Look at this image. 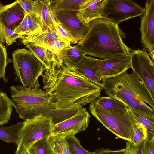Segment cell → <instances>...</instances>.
Segmentation results:
<instances>
[{
  "label": "cell",
  "mask_w": 154,
  "mask_h": 154,
  "mask_svg": "<svg viewBox=\"0 0 154 154\" xmlns=\"http://www.w3.org/2000/svg\"><path fill=\"white\" fill-rule=\"evenodd\" d=\"M45 51L46 56L51 63L53 62H56L55 54L51 51L45 48Z\"/></svg>",
  "instance_id": "obj_39"
},
{
  "label": "cell",
  "mask_w": 154,
  "mask_h": 154,
  "mask_svg": "<svg viewBox=\"0 0 154 154\" xmlns=\"http://www.w3.org/2000/svg\"><path fill=\"white\" fill-rule=\"evenodd\" d=\"M99 60L85 56L73 68L103 88V79L98 66Z\"/></svg>",
  "instance_id": "obj_15"
},
{
  "label": "cell",
  "mask_w": 154,
  "mask_h": 154,
  "mask_svg": "<svg viewBox=\"0 0 154 154\" xmlns=\"http://www.w3.org/2000/svg\"><path fill=\"white\" fill-rule=\"evenodd\" d=\"M26 14L18 0L0 8V23L13 30L23 20Z\"/></svg>",
  "instance_id": "obj_14"
},
{
  "label": "cell",
  "mask_w": 154,
  "mask_h": 154,
  "mask_svg": "<svg viewBox=\"0 0 154 154\" xmlns=\"http://www.w3.org/2000/svg\"><path fill=\"white\" fill-rule=\"evenodd\" d=\"M51 6L53 12L64 11H78L90 0H50Z\"/></svg>",
  "instance_id": "obj_22"
},
{
  "label": "cell",
  "mask_w": 154,
  "mask_h": 154,
  "mask_svg": "<svg viewBox=\"0 0 154 154\" xmlns=\"http://www.w3.org/2000/svg\"><path fill=\"white\" fill-rule=\"evenodd\" d=\"M145 11V7L134 0H106L102 17L118 25L124 21L141 16Z\"/></svg>",
  "instance_id": "obj_8"
},
{
  "label": "cell",
  "mask_w": 154,
  "mask_h": 154,
  "mask_svg": "<svg viewBox=\"0 0 154 154\" xmlns=\"http://www.w3.org/2000/svg\"><path fill=\"white\" fill-rule=\"evenodd\" d=\"M19 3L27 14L35 15L34 12V1L18 0Z\"/></svg>",
  "instance_id": "obj_35"
},
{
  "label": "cell",
  "mask_w": 154,
  "mask_h": 154,
  "mask_svg": "<svg viewBox=\"0 0 154 154\" xmlns=\"http://www.w3.org/2000/svg\"><path fill=\"white\" fill-rule=\"evenodd\" d=\"M71 44L65 40H56L53 41L47 49L52 51L55 54H58L65 47Z\"/></svg>",
  "instance_id": "obj_33"
},
{
  "label": "cell",
  "mask_w": 154,
  "mask_h": 154,
  "mask_svg": "<svg viewBox=\"0 0 154 154\" xmlns=\"http://www.w3.org/2000/svg\"><path fill=\"white\" fill-rule=\"evenodd\" d=\"M98 66L103 80L116 76L131 68L130 54L109 60L99 59Z\"/></svg>",
  "instance_id": "obj_13"
},
{
  "label": "cell",
  "mask_w": 154,
  "mask_h": 154,
  "mask_svg": "<svg viewBox=\"0 0 154 154\" xmlns=\"http://www.w3.org/2000/svg\"><path fill=\"white\" fill-rule=\"evenodd\" d=\"M11 100L4 92H0V125L7 123L13 111Z\"/></svg>",
  "instance_id": "obj_23"
},
{
  "label": "cell",
  "mask_w": 154,
  "mask_h": 154,
  "mask_svg": "<svg viewBox=\"0 0 154 154\" xmlns=\"http://www.w3.org/2000/svg\"><path fill=\"white\" fill-rule=\"evenodd\" d=\"M4 5L1 2V1H0V8H1Z\"/></svg>",
  "instance_id": "obj_42"
},
{
  "label": "cell",
  "mask_w": 154,
  "mask_h": 154,
  "mask_svg": "<svg viewBox=\"0 0 154 154\" xmlns=\"http://www.w3.org/2000/svg\"><path fill=\"white\" fill-rule=\"evenodd\" d=\"M142 154H154V138L144 141Z\"/></svg>",
  "instance_id": "obj_36"
},
{
  "label": "cell",
  "mask_w": 154,
  "mask_h": 154,
  "mask_svg": "<svg viewBox=\"0 0 154 154\" xmlns=\"http://www.w3.org/2000/svg\"><path fill=\"white\" fill-rule=\"evenodd\" d=\"M55 29L59 35L63 39L69 42L71 44H73V41L65 30L59 24L56 23L55 24Z\"/></svg>",
  "instance_id": "obj_38"
},
{
  "label": "cell",
  "mask_w": 154,
  "mask_h": 154,
  "mask_svg": "<svg viewBox=\"0 0 154 154\" xmlns=\"http://www.w3.org/2000/svg\"><path fill=\"white\" fill-rule=\"evenodd\" d=\"M70 154H93L88 151L81 145L80 141L75 136L71 135L65 138Z\"/></svg>",
  "instance_id": "obj_25"
},
{
  "label": "cell",
  "mask_w": 154,
  "mask_h": 154,
  "mask_svg": "<svg viewBox=\"0 0 154 154\" xmlns=\"http://www.w3.org/2000/svg\"><path fill=\"white\" fill-rule=\"evenodd\" d=\"M23 37L15 33L13 30L0 23V41L1 42H5L10 46L16 42L17 38Z\"/></svg>",
  "instance_id": "obj_26"
},
{
  "label": "cell",
  "mask_w": 154,
  "mask_h": 154,
  "mask_svg": "<svg viewBox=\"0 0 154 154\" xmlns=\"http://www.w3.org/2000/svg\"><path fill=\"white\" fill-rule=\"evenodd\" d=\"M43 88L57 108H80L95 102L103 88L74 68L58 67L53 62L42 75Z\"/></svg>",
  "instance_id": "obj_1"
},
{
  "label": "cell",
  "mask_w": 154,
  "mask_h": 154,
  "mask_svg": "<svg viewBox=\"0 0 154 154\" xmlns=\"http://www.w3.org/2000/svg\"><path fill=\"white\" fill-rule=\"evenodd\" d=\"M21 38V42L24 45L31 44L46 49L54 41L65 40L60 37L57 31L48 29L43 30L32 35L23 36Z\"/></svg>",
  "instance_id": "obj_18"
},
{
  "label": "cell",
  "mask_w": 154,
  "mask_h": 154,
  "mask_svg": "<svg viewBox=\"0 0 154 154\" xmlns=\"http://www.w3.org/2000/svg\"><path fill=\"white\" fill-rule=\"evenodd\" d=\"M106 0H90L82 6L77 13L80 21L87 24L96 19L102 18V14Z\"/></svg>",
  "instance_id": "obj_17"
},
{
  "label": "cell",
  "mask_w": 154,
  "mask_h": 154,
  "mask_svg": "<svg viewBox=\"0 0 154 154\" xmlns=\"http://www.w3.org/2000/svg\"><path fill=\"white\" fill-rule=\"evenodd\" d=\"M27 16L29 29V36L33 35L43 30L35 15L27 14Z\"/></svg>",
  "instance_id": "obj_31"
},
{
  "label": "cell",
  "mask_w": 154,
  "mask_h": 154,
  "mask_svg": "<svg viewBox=\"0 0 154 154\" xmlns=\"http://www.w3.org/2000/svg\"><path fill=\"white\" fill-rule=\"evenodd\" d=\"M89 109L112 133L132 143L133 127L137 121L124 101L118 97L100 96L89 104Z\"/></svg>",
  "instance_id": "obj_4"
},
{
  "label": "cell",
  "mask_w": 154,
  "mask_h": 154,
  "mask_svg": "<svg viewBox=\"0 0 154 154\" xmlns=\"http://www.w3.org/2000/svg\"><path fill=\"white\" fill-rule=\"evenodd\" d=\"M86 55L77 44L73 46L69 45L55 55L56 66L58 67L64 66L68 69L72 68Z\"/></svg>",
  "instance_id": "obj_16"
},
{
  "label": "cell",
  "mask_w": 154,
  "mask_h": 154,
  "mask_svg": "<svg viewBox=\"0 0 154 154\" xmlns=\"http://www.w3.org/2000/svg\"><path fill=\"white\" fill-rule=\"evenodd\" d=\"M12 56L15 80L26 88H39L38 78L46 69L44 65L29 50L25 48L17 49Z\"/></svg>",
  "instance_id": "obj_6"
},
{
  "label": "cell",
  "mask_w": 154,
  "mask_h": 154,
  "mask_svg": "<svg viewBox=\"0 0 154 154\" xmlns=\"http://www.w3.org/2000/svg\"><path fill=\"white\" fill-rule=\"evenodd\" d=\"M15 33L23 36H29V27L27 14H26L20 24L13 30Z\"/></svg>",
  "instance_id": "obj_32"
},
{
  "label": "cell",
  "mask_w": 154,
  "mask_h": 154,
  "mask_svg": "<svg viewBox=\"0 0 154 154\" xmlns=\"http://www.w3.org/2000/svg\"><path fill=\"white\" fill-rule=\"evenodd\" d=\"M131 69L154 99V63L147 52L139 49L130 53Z\"/></svg>",
  "instance_id": "obj_10"
},
{
  "label": "cell",
  "mask_w": 154,
  "mask_h": 154,
  "mask_svg": "<svg viewBox=\"0 0 154 154\" xmlns=\"http://www.w3.org/2000/svg\"><path fill=\"white\" fill-rule=\"evenodd\" d=\"M24 122H20L13 125L0 127V139L7 143H12L17 146L21 139Z\"/></svg>",
  "instance_id": "obj_21"
},
{
  "label": "cell",
  "mask_w": 154,
  "mask_h": 154,
  "mask_svg": "<svg viewBox=\"0 0 154 154\" xmlns=\"http://www.w3.org/2000/svg\"><path fill=\"white\" fill-rule=\"evenodd\" d=\"M34 12L43 30H56L55 26L50 15V1L34 0Z\"/></svg>",
  "instance_id": "obj_19"
},
{
  "label": "cell",
  "mask_w": 154,
  "mask_h": 154,
  "mask_svg": "<svg viewBox=\"0 0 154 154\" xmlns=\"http://www.w3.org/2000/svg\"><path fill=\"white\" fill-rule=\"evenodd\" d=\"M128 106L136 120L146 129L148 141L154 138V113L128 105Z\"/></svg>",
  "instance_id": "obj_20"
},
{
  "label": "cell",
  "mask_w": 154,
  "mask_h": 154,
  "mask_svg": "<svg viewBox=\"0 0 154 154\" xmlns=\"http://www.w3.org/2000/svg\"><path fill=\"white\" fill-rule=\"evenodd\" d=\"M20 143L14 154L28 151L35 143L51 135L52 119L42 114L23 122Z\"/></svg>",
  "instance_id": "obj_7"
},
{
  "label": "cell",
  "mask_w": 154,
  "mask_h": 154,
  "mask_svg": "<svg viewBox=\"0 0 154 154\" xmlns=\"http://www.w3.org/2000/svg\"><path fill=\"white\" fill-rule=\"evenodd\" d=\"M77 12H54L59 24L67 33L73 44L78 43L82 38L89 28L88 23L84 24L78 19Z\"/></svg>",
  "instance_id": "obj_11"
},
{
  "label": "cell",
  "mask_w": 154,
  "mask_h": 154,
  "mask_svg": "<svg viewBox=\"0 0 154 154\" xmlns=\"http://www.w3.org/2000/svg\"><path fill=\"white\" fill-rule=\"evenodd\" d=\"M144 141L136 146L131 142L126 141L125 154H142Z\"/></svg>",
  "instance_id": "obj_34"
},
{
  "label": "cell",
  "mask_w": 154,
  "mask_h": 154,
  "mask_svg": "<svg viewBox=\"0 0 154 154\" xmlns=\"http://www.w3.org/2000/svg\"><path fill=\"white\" fill-rule=\"evenodd\" d=\"M103 88L108 96L118 97L132 107L154 112V99L133 71L103 79Z\"/></svg>",
  "instance_id": "obj_5"
},
{
  "label": "cell",
  "mask_w": 154,
  "mask_h": 154,
  "mask_svg": "<svg viewBox=\"0 0 154 154\" xmlns=\"http://www.w3.org/2000/svg\"><path fill=\"white\" fill-rule=\"evenodd\" d=\"M88 24L87 32L77 44L86 55L109 60L129 54L132 51L123 42L125 35L118 25L103 18Z\"/></svg>",
  "instance_id": "obj_2"
},
{
  "label": "cell",
  "mask_w": 154,
  "mask_h": 154,
  "mask_svg": "<svg viewBox=\"0 0 154 154\" xmlns=\"http://www.w3.org/2000/svg\"><path fill=\"white\" fill-rule=\"evenodd\" d=\"M10 89L13 107L24 121L42 114L51 118L53 124L55 125L72 116L81 108L59 109L44 91L40 88L32 89L17 85L11 86Z\"/></svg>",
  "instance_id": "obj_3"
},
{
  "label": "cell",
  "mask_w": 154,
  "mask_h": 154,
  "mask_svg": "<svg viewBox=\"0 0 154 154\" xmlns=\"http://www.w3.org/2000/svg\"><path fill=\"white\" fill-rule=\"evenodd\" d=\"M11 60L8 57L6 48L0 41V80L2 79L5 82H8L5 76V69L8 64L11 62Z\"/></svg>",
  "instance_id": "obj_29"
},
{
  "label": "cell",
  "mask_w": 154,
  "mask_h": 154,
  "mask_svg": "<svg viewBox=\"0 0 154 154\" xmlns=\"http://www.w3.org/2000/svg\"><path fill=\"white\" fill-rule=\"evenodd\" d=\"M125 148L119 150H112L109 149L101 148L93 152V154H125Z\"/></svg>",
  "instance_id": "obj_37"
},
{
  "label": "cell",
  "mask_w": 154,
  "mask_h": 154,
  "mask_svg": "<svg viewBox=\"0 0 154 154\" xmlns=\"http://www.w3.org/2000/svg\"><path fill=\"white\" fill-rule=\"evenodd\" d=\"M49 14L50 16L54 25L56 23L59 24V22L54 12H53L51 9V7L49 9Z\"/></svg>",
  "instance_id": "obj_40"
},
{
  "label": "cell",
  "mask_w": 154,
  "mask_h": 154,
  "mask_svg": "<svg viewBox=\"0 0 154 154\" xmlns=\"http://www.w3.org/2000/svg\"><path fill=\"white\" fill-rule=\"evenodd\" d=\"M147 138V133L146 129L137 121L133 127L132 144L134 146H137L146 140Z\"/></svg>",
  "instance_id": "obj_27"
},
{
  "label": "cell",
  "mask_w": 154,
  "mask_h": 154,
  "mask_svg": "<svg viewBox=\"0 0 154 154\" xmlns=\"http://www.w3.org/2000/svg\"><path fill=\"white\" fill-rule=\"evenodd\" d=\"M21 154H30V153L28 152V151H26L22 153Z\"/></svg>",
  "instance_id": "obj_41"
},
{
  "label": "cell",
  "mask_w": 154,
  "mask_h": 154,
  "mask_svg": "<svg viewBox=\"0 0 154 154\" xmlns=\"http://www.w3.org/2000/svg\"><path fill=\"white\" fill-rule=\"evenodd\" d=\"M90 118L86 109L82 107L72 116L53 125L50 136L54 140H57L84 131L88 127Z\"/></svg>",
  "instance_id": "obj_9"
},
{
  "label": "cell",
  "mask_w": 154,
  "mask_h": 154,
  "mask_svg": "<svg viewBox=\"0 0 154 154\" xmlns=\"http://www.w3.org/2000/svg\"><path fill=\"white\" fill-rule=\"evenodd\" d=\"M26 47L44 65L46 69H49L52 63L48 60L45 53V48L31 44H28Z\"/></svg>",
  "instance_id": "obj_28"
},
{
  "label": "cell",
  "mask_w": 154,
  "mask_h": 154,
  "mask_svg": "<svg viewBox=\"0 0 154 154\" xmlns=\"http://www.w3.org/2000/svg\"><path fill=\"white\" fill-rule=\"evenodd\" d=\"M53 147L57 154H70L65 138L54 140L51 136L49 137Z\"/></svg>",
  "instance_id": "obj_30"
},
{
  "label": "cell",
  "mask_w": 154,
  "mask_h": 154,
  "mask_svg": "<svg viewBox=\"0 0 154 154\" xmlns=\"http://www.w3.org/2000/svg\"><path fill=\"white\" fill-rule=\"evenodd\" d=\"M28 151L30 154H57L53 147L49 137L39 140Z\"/></svg>",
  "instance_id": "obj_24"
},
{
  "label": "cell",
  "mask_w": 154,
  "mask_h": 154,
  "mask_svg": "<svg viewBox=\"0 0 154 154\" xmlns=\"http://www.w3.org/2000/svg\"><path fill=\"white\" fill-rule=\"evenodd\" d=\"M145 8V12L141 17L140 28V42L148 50V54L154 61V0L146 1Z\"/></svg>",
  "instance_id": "obj_12"
}]
</instances>
